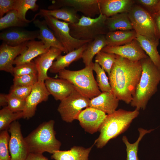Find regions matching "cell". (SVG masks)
I'll use <instances>...</instances> for the list:
<instances>
[{"label": "cell", "instance_id": "obj_1", "mask_svg": "<svg viewBox=\"0 0 160 160\" xmlns=\"http://www.w3.org/2000/svg\"><path fill=\"white\" fill-rule=\"evenodd\" d=\"M142 70L140 60L132 61L117 55L108 78L112 92L119 100L130 104Z\"/></svg>", "mask_w": 160, "mask_h": 160}, {"label": "cell", "instance_id": "obj_2", "mask_svg": "<svg viewBox=\"0 0 160 160\" xmlns=\"http://www.w3.org/2000/svg\"><path fill=\"white\" fill-rule=\"evenodd\" d=\"M142 73L140 81L130 103L139 111L145 109L149 100L157 91L160 82V70L149 57L140 60Z\"/></svg>", "mask_w": 160, "mask_h": 160}, {"label": "cell", "instance_id": "obj_3", "mask_svg": "<svg viewBox=\"0 0 160 160\" xmlns=\"http://www.w3.org/2000/svg\"><path fill=\"white\" fill-rule=\"evenodd\" d=\"M139 113L136 109L128 111L119 109L107 115L98 130L100 133L94 144L98 148H103L111 139L124 132Z\"/></svg>", "mask_w": 160, "mask_h": 160}, {"label": "cell", "instance_id": "obj_4", "mask_svg": "<svg viewBox=\"0 0 160 160\" xmlns=\"http://www.w3.org/2000/svg\"><path fill=\"white\" fill-rule=\"evenodd\" d=\"M54 124L52 120L44 122L24 137L29 153L52 154L60 150L61 144L56 137Z\"/></svg>", "mask_w": 160, "mask_h": 160}, {"label": "cell", "instance_id": "obj_5", "mask_svg": "<svg viewBox=\"0 0 160 160\" xmlns=\"http://www.w3.org/2000/svg\"><path fill=\"white\" fill-rule=\"evenodd\" d=\"M94 63L77 71L64 69L58 73V77L71 83L75 89L89 99L100 95V90L93 74Z\"/></svg>", "mask_w": 160, "mask_h": 160}, {"label": "cell", "instance_id": "obj_6", "mask_svg": "<svg viewBox=\"0 0 160 160\" xmlns=\"http://www.w3.org/2000/svg\"><path fill=\"white\" fill-rule=\"evenodd\" d=\"M107 17L100 13L95 18L82 15L78 22L69 23L70 33L74 38L93 40L100 35H106L109 31L106 24Z\"/></svg>", "mask_w": 160, "mask_h": 160}, {"label": "cell", "instance_id": "obj_7", "mask_svg": "<svg viewBox=\"0 0 160 160\" xmlns=\"http://www.w3.org/2000/svg\"><path fill=\"white\" fill-rule=\"evenodd\" d=\"M128 13L133 29L137 34L151 39H158L152 14L140 5L135 4Z\"/></svg>", "mask_w": 160, "mask_h": 160}, {"label": "cell", "instance_id": "obj_8", "mask_svg": "<svg viewBox=\"0 0 160 160\" xmlns=\"http://www.w3.org/2000/svg\"><path fill=\"white\" fill-rule=\"evenodd\" d=\"M44 20L55 36L68 52L78 49L92 40H83L74 38L70 33L69 23L51 16H46Z\"/></svg>", "mask_w": 160, "mask_h": 160}, {"label": "cell", "instance_id": "obj_9", "mask_svg": "<svg viewBox=\"0 0 160 160\" xmlns=\"http://www.w3.org/2000/svg\"><path fill=\"white\" fill-rule=\"evenodd\" d=\"M90 100L75 89L60 101L57 110L63 121L71 123L83 109L89 107Z\"/></svg>", "mask_w": 160, "mask_h": 160}, {"label": "cell", "instance_id": "obj_10", "mask_svg": "<svg viewBox=\"0 0 160 160\" xmlns=\"http://www.w3.org/2000/svg\"><path fill=\"white\" fill-rule=\"evenodd\" d=\"M8 131L11 135L9 148L11 160H25L29 152L19 122L16 121L12 122Z\"/></svg>", "mask_w": 160, "mask_h": 160}, {"label": "cell", "instance_id": "obj_11", "mask_svg": "<svg viewBox=\"0 0 160 160\" xmlns=\"http://www.w3.org/2000/svg\"><path fill=\"white\" fill-rule=\"evenodd\" d=\"M73 8L77 12L91 18L99 15L100 13L99 0H55L49 6V10H54L63 7Z\"/></svg>", "mask_w": 160, "mask_h": 160}, {"label": "cell", "instance_id": "obj_12", "mask_svg": "<svg viewBox=\"0 0 160 160\" xmlns=\"http://www.w3.org/2000/svg\"><path fill=\"white\" fill-rule=\"evenodd\" d=\"M49 95L44 82L38 81L33 86L30 94L25 100L23 118L29 119L33 116L37 105L42 102L47 101Z\"/></svg>", "mask_w": 160, "mask_h": 160}, {"label": "cell", "instance_id": "obj_13", "mask_svg": "<svg viewBox=\"0 0 160 160\" xmlns=\"http://www.w3.org/2000/svg\"><path fill=\"white\" fill-rule=\"evenodd\" d=\"M107 115L101 111L89 107L79 113L76 120L85 132L93 134L98 131Z\"/></svg>", "mask_w": 160, "mask_h": 160}, {"label": "cell", "instance_id": "obj_14", "mask_svg": "<svg viewBox=\"0 0 160 160\" xmlns=\"http://www.w3.org/2000/svg\"><path fill=\"white\" fill-rule=\"evenodd\" d=\"M101 50L115 54L132 61H140L148 57L136 39L120 46H106Z\"/></svg>", "mask_w": 160, "mask_h": 160}, {"label": "cell", "instance_id": "obj_15", "mask_svg": "<svg viewBox=\"0 0 160 160\" xmlns=\"http://www.w3.org/2000/svg\"><path fill=\"white\" fill-rule=\"evenodd\" d=\"M7 29L0 33V39L11 46H16L34 40L39 35V30L29 31L17 27Z\"/></svg>", "mask_w": 160, "mask_h": 160}, {"label": "cell", "instance_id": "obj_16", "mask_svg": "<svg viewBox=\"0 0 160 160\" xmlns=\"http://www.w3.org/2000/svg\"><path fill=\"white\" fill-rule=\"evenodd\" d=\"M27 42L15 46H9L3 42L0 47V71L13 75L14 62L17 57L26 49Z\"/></svg>", "mask_w": 160, "mask_h": 160}, {"label": "cell", "instance_id": "obj_17", "mask_svg": "<svg viewBox=\"0 0 160 160\" xmlns=\"http://www.w3.org/2000/svg\"><path fill=\"white\" fill-rule=\"evenodd\" d=\"M62 52L59 49L52 47L46 52L34 59L37 72L38 81L44 82L49 76L47 73L54 60Z\"/></svg>", "mask_w": 160, "mask_h": 160}, {"label": "cell", "instance_id": "obj_18", "mask_svg": "<svg viewBox=\"0 0 160 160\" xmlns=\"http://www.w3.org/2000/svg\"><path fill=\"white\" fill-rule=\"evenodd\" d=\"M44 83L50 95L56 100H62L75 89L71 83L62 79L49 77L45 80Z\"/></svg>", "mask_w": 160, "mask_h": 160}, {"label": "cell", "instance_id": "obj_19", "mask_svg": "<svg viewBox=\"0 0 160 160\" xmlns=\"http://www.w3.org/2000/svg\"><path fill=\"white\" fill-rule=\"evenodd\" d=\"M119 100L112 92H102L90 100L89 107L110 114L116 110Z\"/></svg>", "mask_w": 160, "mask_h": 160}, {"label": "cell", "instance_id": "obj_20", "mask_svg": "<svg viewBox=\"0 0 160 160\" xmlns=\"http://www.w3.org/2000/svg\"><path fill=\"white\" fill-rule=\"evenodd\" d=\"M132 0H99L100 13L107 17L128 12L134 4Z\"/></svg>", "mask_w": 160, "mask_h": 160}, {"label": "cell", "instance_id": "obj_21", "mask_svg": "<svg viewBox=\"0 0 160 160\" xmlns=\"http://www.w3.org/2000/svg\"><path fill=\"white\" fill-rule=\"evenodd\" d=\"M33 23L39 29L37 38L41 41L48 48L52 47L57 48L62 52L67 54L68 52L58 40L52 31L48 26L45 20L35 19Z\"/></svg>", "mask_w": 160, "mask_h": 160}, {"label": "cell", "instance_id": "obj_22", "mask_svg": "<svg viewBox=\"0 0 160 160\" xmlns=\"http://www.w3.org/2000/svg\"><path fill=\"white\" fill-rule=\"evenodd\" d=\"M26 49L15 60L16 66L32 61L33 59L47 52L50 48L47 47L41 41L35 40L27 42Z\"/></svg>", "mask_w": 160, "mask_h": 160}, {"label": "cell", "instance_id": "obj_23", "mask_svg": "<svg viewBox=\"0 0 160 160\" xmlns=\"http://www.w3.org/2000/svg\"><path fill=\"white\" fill-rule=\"evenodd\" d=\"M88 43L78 49L68 52L64 55H61L58 56L50 68L49 72L53 73H58L60 71L65 69L66 67H68L72 62L82 58L83 53L86 49Z\"/></svg>", "mask_w": 160, "mask_h": 160}, {"label": "cell", "instance_id": "obj_24", "mask_svg": "<svg viewBox=\"0 0 160 160\" xmlns=\"http://www.w3.org/2000/svg\"><path fill=\"white\" fill-rule=\"evenodd\" d=\"M38 15L43 17L47 16H51L69 23H77L80 18L76 10L72 8L68 7L54 10L41 9L34 17L36 18Z\"/></svg>", "mask_w": 160, "mask_h": 160}, {"label": "cell", "instance_id": "obj_25", "mask_svg": "<svg viewBox=\"0 0 160 160\" xmlns=\"http://www.w3.org/2000/svg\"><path fill=\"white\" fill-rule=\"evenodd\" d=\"M93 145L87 148L74 146L68 151L59 150L52 154L51 158L55 160H89Z\"/></svg>", "mask_w": 160, "mask_h": 160}, {"label": "cell", "instance_id": "obj_26", "mask_svg": "<svg viewBox=\"0 0 160 160\" xmlns=\"http://www.w3.org/2000/svg\"><path fill=\"white\" fill-rule=\"evenodd\" d=\"M136 39L152 61L160 70V55L157 49L159 39H151L137 33Z\"/></svg>", "mask_w": 160, "mask_h": 160}, {"label": "cell", "instance_id": "obj_27", "mask_svg": "<svg viewBox=\"0 0 160 160\" xmlns=\"http://www.w3.org/2000/svg\"><path fill=\"white\" fill-rule=\"evenodd\" d=\"M137 33L133 29L109 31L106 35L107 46L116 47L124 45L136 39Z\"/></svg>", "mask_w": 160, "mask_h": 160}, {"label": "cell", "instance_id": "obj_28", "mask_svg": "<svg viewBox=\"0 0 160 160\" xmlns=\"http://www.w3.org/2000/svg\"><path fill=\"white\" fill-rule=\"evenodd\" d=\"M106 46L105 35H100L89 42L82 57L85 66L93 62L94 56Z\"/></svg>", "mask_w": 160, "mask_h": 160}, {"label": "cell", "instance_id": "obj_29", "mask_svg": "<svg viewBox=\"0 0 160 160\" xmlns=\"http://www.w3.org/2000/svg\"><path fill=\"white\" fill-rule=\"evenodd\" d=\"M106 24L109 31L133 29L128 12L118 13L107 17Z\"/></svg>", "mask_w": 160, "mask_h": 160}, {"label": "cell", "instance_id": "obj_30", "mask_svg": "<svg viewBox=\"0 0 160 160\" xmlns=\"http://www.w3.org/2000/svg\"><path fill=\"white\" fill-rule=\"evenodd\" d=\"M154 129L148 130L139 128L138 129L139 132V137L136 141L133 143L129 142L126 136H123L122 140L126 148V160H139L137 155L139 143L145 135L150 133Z\"/></svg>", "mask_w": 160, "mask_h": 160}, {"label": "cell", "instance_id": "obj_31", "mask_svg": "<svg viewBox=\"0 0 160 160\" xmlns=\"http://www.w3.org/2000/svg\"><path fill=\"white\" fill-rule=\"evenodd\" d=\"M36 0H15L14 9L17 13L18 17L22 21L28 23L33 21L27 19L25 17L27 12L29 9L35 12L38 10L39 5L36 4Z\"/></svg>", "mask_w": 160, "mask_h": 160}, {"label": "cell", "instance_id": "obj_32", "mask_svg": "<svg viewBox=\"0 0 160 160\" xmlns=\"http://www.w3.org/2000/svg\"><path fill=\"white\" fill-rule=\"evenodd\" d=\"M28 24L20 19L17 11L13 9L0 18V30L13 27H25L27 26Z\"/></svg>", "mask_w": 160, "mask_h": 160}, {"label": "cell", "instance_id": "obj_33", "mask_svg": "<svg viewBox=\"0 0 160 160\" xmlns=\"http://www.w3.org/2000/svg\"><path fill=\"white\" fill-rule=\"evenodd\" d=\"M23 111L13 112L7 106L0 110V131L7 130L13 122L23 118Z\"/></svg>", "mask_w": 160, "mask_h": 160}, {"label": "cell", "instance_id": "obj_34", "mask_svg": "<svg viewBox=\"0 0 160 160\" xmlns=\"http://www.w3.org/2000/svg\"><path fill=\"white\" fill-rule=\"evenodd\" d=\"M117 55L101 50L96 55L95 62L97 63L101 68L108 73V76L111 74L113 66L115 63Z\"/></svg>", "mask_w": 160, "mask_h": 160}, {"label": "cell", "instance_id": "obj_35", "mask_svg": "<svg viewBox=\"0 0 160 160\" xmlns=\"http://www.w3.org/2000/svg\"><path fill=\"white\" fill-rule=\"evenodd\" d=\"M93 70L96 74V81L99 89L102 92H111L108 78L106 76L105 72L97 63H94Z\"/></svg>", "mask_w": 160, "mask_h": 160}, {"label": "cell", "instance_id": "obj_36", "mask_svg": "<svg viewBox=\"0 0 160 160\" xmlns=\"http://www.w3.org/2000/svg\"><path fill=\"white\" fill-rule=\"evenodd\" d=\"M7 130L0 131V160H11L9 143L10 136Z\"/></svg>", "mask_w": 160, "mask_h": 160}, {"label": "cell", "instance_id": "obj_37", "mask_svg": "<svg viewBox=\"0 0 160 160\" xmlns=\"http://www.w3.org/2000/svg\"><path fill=\"white\" fill-rule=\"evenodd\" d=\"M32 74H38L36 65L32 61L16 65L13 70L14 76Z\"/></svg>", "mask_w": 160, "mask_h": 160}, {"label": "cell", "instance_id": "obj_38", "mask_svg": "<svg viewBox=\"0 0 160 160\" xmlns=\"http://www.w3.org/2000/svg\"><path fill=\"white\" fill-rule=\"evenodd\" d=\"M38 81L37 74L26 75L14 76L13 85L18 86H33Z\"/></svg>", "mask_w": 160, "mask_h": 160}, {"label": "cell", "instance_id": "obj_39", "mask_svg": "<svg viewBox=\"0 0 160 160\" xmlns=\"http://www.w3.org/2000/svg\"><path fill=\"white\" fill-rule=\"evenodd\" d=\"M7 107L13 112L23 111L25 108L26 101L15 97L9 93L7 94Z\"/></svg>", "mask_w": 160, "mask_h": 160}, {"label": "cell", "instance_id": "obj_40", "mask_svg": "<svg viewBox=\"0 0 160 160\" xmlns=\"http://www.w3.org/2000/svg\"><path fill=\"white\" fill-rule=\"evenodd\" d=\"M33 86H18L13 85L11 87L9 94L20 99L25 100L30 94Z\"/></svg>", "mask_w": 160, "mask_h": 160}, {"label": "cell", "instance_id": "obj_41", "mask_svg": "<svg viewBox=\"0 0 160 160\" xmlns=\"http://www.w3.org/2000/svg\"><path fill=\"white\" fill-rule=\"evenodd\" d=\"M159 0H137L135 1L138 5L146 9L151 14L157 12V6Z\"/></svg>", "mask_w": 160, "mask_h": 160}, {"label": "cell", "instance_id": "obj_42", "mask_svg": "<svg viewBox=\"0 0 160 160\" xmlns=\"http://www.w3.org/2000/svg\"><path fill=\"white\" fill-rule=\"evenodd\" d=\"M15 0H0V17L14 9Z\"/></svg>", "mask_w": 160, "mask_h": 160}, {"label": "cell", "instance_id": "obj_43", "mask_svg": "<svg viewBox=\"0 0 160 160\" xmlns=\"http://www.w3.org/2000/svg\"><path fill=\"white\" fill-rule=\"evenodd\" d=\"M154 20L156 35L157 39H160V12L152 14Z\"/></svg>", "mask_w": 160, "mask_h": 160}, {"label": "cell", "instance_id": "obj_44", "mask_svg": "<svg viewBox=\"0 0 160 160\" xmlns=\"http://www.w3.org/2000/svg\"><path fill=\"white\" fill-rule=\"evenodd\" d=\"M25 160H49L42 154L29 153Z\"/></svg>", "mask_w": 160, "mask_h": 160}, {"label": "cell", "instance_id": "obj_45", "mask_svg": "<svg viewBox=\"0 0 160 160\" xmlns=\"http://www.w3.org/2000/svg\"><path fill=\"white\" fill-rule=\"evenodd\" d=\"M7 94L1 93L0 94V106L5 107L7 106Z\"/></svg>", "mask_w": 160, "mask_h": 160}, {"label": "cell", "instance_id": "obj_46", "mask_svg": "<svg viewBox=\"0 0 160 160\" xmlns=\"http://www.w3.org/2000/svg\"><path fill=\"white\" fill-rule=\"evenodd\" d=\"M160 12V0H159L157 9V12Z\"/></svg>", "mask_w": 160, "mask_h": 160}]
</instances>
